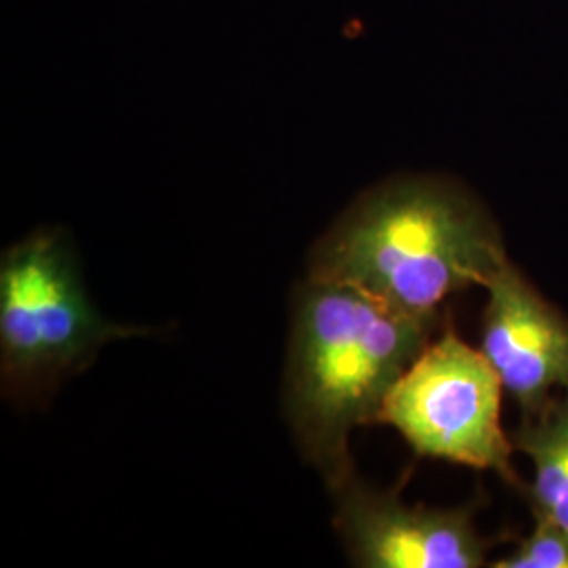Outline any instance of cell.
I'll use <instances>...</instances> for the list:
<instances>
[{
	"label": "cell",
	"mask_w": 568,
	"mask_h": 568,
	"mask_svg": "<svg viewBox=\"0 0 568 568\" xmlns=\"http://www.w3.org/2000/svg\"><path fill=\"white\" fill-rule=\"evenodd\" d=\"M508 262L499 225L471 190L417 173L377 183L349 204L314 244L307 276L440 321L450 295L487 286Z\"/></svg>",
	"instance_id": "obj_1"
},
{
	"label": "cell",
	"mask_w": 568,
	"mask_h": 568,
	"mask_svg": "<svg viewBox=\"0 0 568 568\" xmlns=\"http://www.w3.org/2000/svg\"><path fill=\"white\" fill-rule=\"evenodd\" d=\"M440 321L403 314L349 284L307 276L295 291L284 415L305 462L331 490L356 471L352 432L375 426L389 389Z\"/></svg>",
	"instance_id": "obj_2"
},
{
	"label": "cell",
	"mask_w": 568,
	"mask_h": 568,
	"mask_svg": "<svg viewBox=\"0 0 568 568\" xmlns=\"http://www.w3.org/2000/svg\"><path fill=\"white\" fill-rule=\"evenodd\" d=\"M105 321L60 232L37 230L0 260V379L16 400H41L91 365L103 345L150 335Z\"/></svg>",
	"instance_id": "obj_3"
},
{
	"label": "cell",
	"mask_w": 568,
	"mask_h": 568,
	"mask_svg": "<svg viewBox=\"0 0 568 568\" xmlns=\"http://www.w3.org/2000/svg\"><path fill=\"white\" fill-rule=\"evenodd\" d=\"M506 389L483 349L466 344L450 321L389 389L377 424L394 427L417 457L495 471L523 488L516 453L501 422Z\"/></svg>",
	"instance_id": "obj_4"
},
{
	"label": "cell",
	"mask_w": 568,
	"mask_h": 568,
	"mask_svg": "<svg viewBox=\"0 0 568 568\" xmlns=\"http://www.w3.org/2000/svg\"><path fill=\"white\" fill-rule=\"evenodd\" d=\"M335 528L349 560L365 568H478L495 539L478 532L476 506H406L398 490L371 487L354 471L337 487Z\"/></svg>",
	"instance_id": "obj_5"
},
{
	"label": "cell",
	"mask_w": 568,
	"mask_h": 568,
	"mask_svg": "<svg viewBox=\"0 0 568 568\" xmlns=\"http://www.w3.org/2000/svg\"><path fill=\"white\" fill-rule=\"evenodd\" d=\"M485 288L480 349L530 417L568 389V321L509 262Z\"/></svg>",
	"instance_id": "obj_6"
},
{
	"label": "cell",
	"mask_w": 568,
	"mask_h": 568,
	"mask_svg": "<svg viewBox=\"0 0 568 568\" xmlns=\"http://www.w3.org/2000/svg\"><path fill=\"white\" fill-rule=\"evenodd\" d=\"M511 443L535 467L528 490L532 516L568 528V389L554 396L539 413L525 417Z\"/></svg>",
	"instance_id": "obj_7"
},
{
	"label": "cell",
	"mask_w": 568,
	"mask_h": 568,
	"mask_svg": "<svg viewBox=\"0 0 568 568\" xmlns=\"http://www.w3.org/2000/svg\"><path fill=\"white\" fill-rule=\"evenodd\" d=\"M532 518V532L520 539L518 548L511 554L490 562V567L568 568V528L541 516Z\"/></svg>",
	"instance_id": "obj_8"
}]
</instances>
